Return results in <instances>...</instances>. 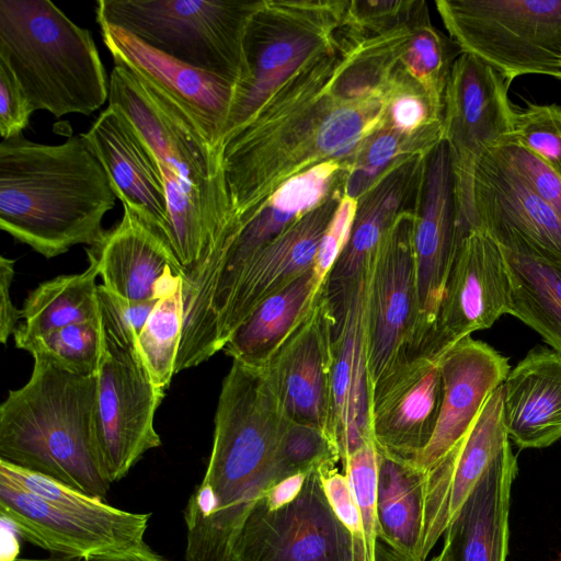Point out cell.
<instances>
[{
  "mask_svg": "<svg viewBox=\"0 0 561 561\" xmlns=\"http://www.w3.org/2000/svg\"><path fill=\"white\" fill-rule=\"evenodd\" d=\"M346 38L283 85L260 112L221 147L231 220L248 221L286 181L320 163H353L382 123L389 94L359 101L334 88Z\"/></svg>",
  "mask_w": 561,
  "mask_h": 561,
  "instance_id": "6da1fadb",
  "label": "cell"
},
{
  "mask_svg": "<svg viewBox=\"0 0 561 561\" xmlns=\"http://www.w3.org/2000/svg\"><path fill=\"white\" fill-rule=\"evenodd\" d=\"M288 423L265 367L232 360L218 399L208 466L184 512L186 561H231L249 511L272 486V466Z\"/></svg>",
  "mask_w": 561,
  "mask_h": 561,
  "instance_id": "7a4b0ae2",
  "label": "cell"
},
{
  "mask_svg": "<svg viewBox=\"0 0 561 561\" xmlns=\"http://www.w3.org/2000/svg\"><path fill=\"white\" fill-rule=\"evenodd\" d=\"M108 106L128 119L156 158L168 199L170 244L185 277L231 220L221 150L180 102L125 66L112 69Z\"/></svg>",
  "mask_w": 561,
  "mask_h": 561,
  "instance_id": "3957f363",
  "label": "cell"
},
{
  "mask_svg": "<svg viewBox=\"0 0 561 561\" xmlns=\"http://www.w3.org/2000/svg\"><path fill=\"white\" fill-rule=\"evenodd\" d=\"M116 198L81 134L60 145L22 134L0 144V228L46 259L98 243Z\"/></svg>",
  "mask_w": 561,
  "mask_h": 561,
  "instance_id": "277c9868",
  "label": "cell"
},
{
  "mask_svg": "<svg viewBox=\"0 0 561 561\" xmlns=\"http://www.w3.org/2000/svg\"><path fill=\"white\" fill-rule=\"evenodd\" d=\"M32 356L30 379L0 405V460L103 501L111 483L95 443L96 374Z\"/></svg>",
  "mask_w": 561,
  "mask_h": 561,
  "instance_id": "5b68a950",
  "label": "cell"
},
{
  "mask_svg": "<svg viewBox=\"0 0 561 561\" xmlns=\"http://www.w3.org/2000/svg\"><path fill=\"white\" fill-rule=\"evenodd\" d=\"M0 60L33 111L90 115L110 95L92 34L48 0H0Z\"/></svg>",
  "mask_w": 561,
  "mask_h": 561,
  "instance_id": "8992f818",
  "label": "cell"
},
{
  "mask_svg": "<svg viewBox=\"0 0 561 561\" xmlns=\"http://www.w3.org/2000/svg\"><path fill=\"white\" fill-rule=\"evenodd\" d=\"M0 515L32 545L83 560L144 545L150 517L113 507L3 460Z\"/></svg>",
  "mask_w": 561,
  "mask_h": 561,
  "instance_id": "52a82bcc",
  "label": "cell"
},
{
  "mask_svg": "<svg viewBox=\"0 0 561 561\" xmlns=\"http://www.w3.org/2000/svg\"><path fill=\"white\" fill-rule=\"evenodd\" d=\"M348 1H259L243 38L245 72L236 85L221 147L294 76L337 41Z\"/></svg>",
  "mask_w": 561,
  "mask_h": 561,
  "instance_id": "ba28073f",
  "label": "cell"
},
{
  "mask_svg": "<svg viewBox=\"0 0 561 561\" xmlns=\"http://www.w3.org/2000/svg\"><path fill=\"white\" fill-rule=\"evenodd\" d=\"M257 2L99 0L96 21L237 85L245 72L244 32Z\"/></svg>",
  "mask_w": 561,
  "mask_h": 561,
  "instance_id": "9c48e42d",
  "label": "cell"
},
{
  "mask_svg": "<svg viewBox=\"0 0 561 561\" xmlns=\"http://www.w3.org/2000/svg\"><path fill=\"white\" fill-rule=\"evenodd\" d=\"M451 37L511 82L524 75L561 80V0H437Z\"/></svg>",
  "mask_w": 561,
  "mask_h": 561,
  "instance_id": "30bf717a",
  "label": "cell"
},
{
  "mask_svg": "<svg viewBox=\"0 0 561 561\" xmlns=\"http://www.w3.org/2000/svg\"><path fill=\"white\" fill-rule=\"evenodd\" d=\"M103 347L96 373L95 443L110 483L124 478L161 439L153 419L164 396L145 368L136 345L102 321Z\"/></svg>",
  "mask_w": 561,
  "mask_h": 561,
  "instance_id": "8fae6325",
  "label": "cell"
},
{
  "mask_svg": "<svg viewBox=\"0 0 561 561\" xmlns=\"http://www.w3.org/2000/svg\"><path fill=\"white\" fill-rule=\"evenodd\" d=\"M419 208L398 215L368 267L367 365L370 391L415 353L417 288L414 233Z\"/></svg>",
  "mask_w": 561,
  "mask_h": 561,
  "instance_id": "7c38bea8",
  "label": "cell"
},
{
  "mask_svg": "<svg viewBox=\"0 0 561 561\" xmlns=\"http://www.w3.org/2000/svg\"><path fill=\"white\" fill-rule=\"evenodd\" d=\"M231 561H356L352 534L333 511L319 470L289 502L257 499L233 542Z\"/></svg>",
  "mask_w": 561,
  "mask_h": 561,
  "instance_id": "4fadbf2b",
  "label": "cell"
},
{
  "mask_svg": "<svg viewBox=\"0 0 561 561\" xmlns=\"http://www.w3.org/2000/svg\"><path fill=\"white\" fill-rule=\"evenodd\" d=\"M511 81L477 56L462 53L455 61L444 102V139L453 160L458 205L472 228L471 187L476 161L490 146L512 139L515 108Z\"/></svg>",
  "mask_w": 561,
  "mask_h": 561,
  "instance_id": "5bb4252c",
  "label": "cell"
},
{
  "mask_svg": "<svg viewBox=\"0 0 561 561\" xmlns=\"http://www.w3.org/2000/svg\"><path fill=\"white\" fill-rule=\"evenodd\" d=\"M344 188L345 184L336 186L319 206L242 264L215 313L206 348L207 359L224 348L262 301L314 267L320 241Z\"/></svg>",
  "mask_w": 561,
  "mask_h": 561,
  "instance_id": "9a60e30c",
  "label": "cell"
},
{
  "mask_svg": "<svg viewBox=\"0 0 561 561\" xmlns=\"http://www.w3.org/2000/svg\"><path fill=\"white\" fill-rule=\"evenodd\" d=\"M469 228L462 220L450 149L443 139L427 156L414 249L417 288L415 353L434 329L456 253Z\"/></svg>",
  "mask_w": 561,
  "mask_h": 561,
  "instance_id": "2e32d148",
  "label": "cell"
},
{
  "mask_svg": "<svg viewBox=\"0 0 561 561\" xmlns=\"http://www.w3.org/2000/svg\"><path fill=\"white\" fill-rule=\"evenodd\" d=\"M506 313H511V287L501 250L484 231L471 228L460 242L434 329L421 352L443 355Z\"/></svg>",
  "mask_w": 561,
  "mask_h": 561,
  "instance_id": "e0dca14e",
  "label": "cell"
},
{
  "mask_svg": "<svg viewBox=\"0 0 561 561\" xmlns=\"http://www.w3.org/2000/svg\"><path fill=\"white\" fill-rule=\"evenodd\" d=\"M442 355L419 352L370 391V432L378 453L415 463L439 415Z\"/></svg>",
  "mask_w": 561,
  "mask_h": 561,
  "instance_id": "ac0fdd59",
  "label": "cell"
},
{
  "mask_svg": "<svg viewBox=\"0 0 561 561\" xmlns=\"http://www.w3.org/2000/svg\"><path fill=\"white\" fill-rule=\"evenodd\" d=\"M334 323L324 290L308 319L265 366L286 419L319 427L333 439L331 378Z\"/></svg>",
  "mask_w": 561,
  "mask_h": 561,
  "instance_id": "d6986e66",
  "label": "cell"
},
{
  "mask_svg": "<svg viewBox=\"0 0 561 561\" xmlns=\"http://www.w3.org/2000/svg\"><path fill=\"white\" fill-rule=\"evenodd\" d=\"M510 444L503 421V387L495 389L463 437L425 472L421 560L482 479L491 463Z\"/></svg>",
  "mask_w": 561,
  "mask_h": 561,
  "instance_id": "ffe728a7",
  "label": "cell"
},
{
  "mask_svg": "<svg viewBox=\"0 0 561 561\" xmlns=\"http://www.w3.org/2000/svg\"><path fill=\"white\" fill-rule=\"evenodd\" d=\"M367 286L368 268L346 300L332 309V433L343 465L352 454L374 442L369 422Z\"/></svg>",
  "mask_w": 561,
  "mask_h": 561,
  "instance_id": "44dd1931",
  "label": "cell"
},
{
  "mask_svg": "<svg viewBox=\"0 0 561 561\" xmlns=\"http://www.w3.org/2000/svg\"><path fill=\"white\" fill-rule=\"evenodd\" d=\"M471 205L472 228L490 237L516 236L538 253L561 261V217L490 148L474 164Z\"/></svg>",
  "mask_w": 561,
  "mask_h": 561,
  "instance_id": "7402d4cb",
  "label": "cell"
},
{
  "mask_svg": "<svg viewBox=\"0 0 561 561\" xmlns=\"http://www.w3.org/2000/svg\"><path fill=\"white\" fill-rule=\"evenodd\" d=\"M87 249L111 294L131 302L158 300L179 287L184 271L169 245L130 208Z\"/></svg>",
  "mask_w": 561,
  "mask_h": 561,
  "instance_id": "603a6c76",
  "label": "cell"
},
{
  "mask_svg": "<svg viewBox=\"0 0 561 561\" xmlns=\"http://www.w3.org/2000/svg\"><path fill=\"white\" fill-rule=\"evenodd\" d=\"M81 135L102 164L123 206L130 208L171 249L168 199L161 173L153 153L133 125L117 110L107 106Z\"/></svg>",
  "mask_w": 561,
  "mask_h": 561,
  "instance_id": "cb8c5ba5",
  "label": "cell"
},
{
  "mask_svg": "<svg viewBox=\"0 0 561 561\" xmlns=\"http://www.w3.org/2000/svg\"><path fill=\"white\" fill-rule=\"evenodd\" d=\"M510 370L507 357L471 336L442 355L439 415L430 443L414 463L419 469L430 470L463 437Z\"/></svg>",
  "mask_w": 561,
  "mask_h": 561,
  "instance_id": "d4e9b609",
  "label": "cell"
},
{
  "mask_svg": "<svg viewBox=\"0 0 561 561\" xmlns=\"http://www.w3.org/2000/svg\"><path fill=\"white\" fill-rule=\"evenodd\" d=\"M99 25L115 65L127 67L173 96L196 118L213 145L221 150L236 85L164 55L121 28L103 23Z\"/></svg>",
  "mask_w": 561,
  "mask_h": 561,
  "instance_id": "484cf974",
  "label": "cell"
},
{
  "mask_svg": "<svg viewBox=\"0 0 561 561\" xmlns=\"http://www.w3.org/2000/svg\"><path fill=\"white\" fill-rule=\"evenodd\" d=\"M427 156L396 165L358 198L350 240L325 282L330 304L343 300L357 285L398 215L421 206Z\"/></svg>",
  "mask_w": 561,
  "mask_h": 561,
  "instance_id": "4316f807",
  "label": "cell"
},
{
  "mask_svg": "<svg viewBox=\"0 0 561 561\" xmlns=\"http://www.w3.org/2000/svg\"><path fill=\"white\" fill-rule=\"evenodd\" d=\"M517 472L510 443L444 533L443 561H506L511 488Z\"/></svg>",
  "mask_w": 561,
  "mask_h": 561,
  "instance_id": "83f0119b",
  "label": "cell"
},
{
  "mask_svg": "<svg viewBox=\"0 0 561 561\" xmlns=\"http://www.w3.org/2000/svg\"><path fill=\"white\" fill-rule=\"evenodd\" d=\"M503 387V421L519 449L545 448L561 438V355L536 346L510 370Z\"/></svg>",
  "mask_w": 561,
  "mask_h": 561,
  "instance_id": "f1b7e54d",
  "label": "cell"
},
{
  "mask_svg": "<svg viewBox=\"0 0 561 561\" xmlns=\"http://www.w3.org/2000/svg\"><path fill=\"white\" fill-rule=\"evenodd\" d=\"M504 259L511 313L561 355V261L545 256L513 234L491 237Z\"/></svg>",
  "mask_w": 561,
  "mask_h": 561,
  "instance_id": "f546056e",
  "label": "cell"
},
{
  "mask_svg": "<svg viewBox=\"0 0 561 561\" xmlns=\"http://www.w3.org/2000/svg\"><path fill=\"white\" fill-rule=\"evenodd\" d=\"M311 268L277 294L266 298L234 331L224 346L232 360L265 367L280 346L308 319L324 291Z\"/></svg>",
  "mask_w": 561,
  "mask_h": 561,
  "instance_id": "4dcf8cb0",
  "label": "cell"
},
{
  "mask_svg": "<svg viewBox=\"0 0 561 561\" xmlns=\"http://www.w3.org/2000/svg\"><path fill=\"white\" fill-rule=\"evenodd\" d=\"M377 534L391 561H422L425 472L377 451Z\"/></svg>",
  "mask_w": 561,
  "mask_h": 561,
  "instance_id": "1f68e13d",
  "label": "cell"
},
{
  "mask_svg": "<svg viewBox=\"0 0 561 561\" xmlns=\"http://www.w3.org/2000/svg\"><path fill=\"white\" fill-rule=\"evenodd\" d=\"M96 265L78 274L60 275L30 293L21 310L22 323L13 337L15 346L64 327L100 318Z\"/></svg>",
  "mask_w": 561,
  "mask_h": 561,
  "instance_id": "d6a6232c",
  "label": "cell"
},
{
  "mask_svg": "<svg viewBox=\"0 0 561 561\" xmlns=\"http://www.w3.org/2000/svg\"><path fill=\"white\" fill-rule=\"evenodd\" d=\"M410 28L399 65L427 96L435 114L444 117L446 87L453 66L463 51L457 42L433 26L424 1L416 2Z\"/></svg>",
  "mask_w": 561,
  "mask_h": 561,
  "instance_id": "836d02e7",
  "label": "cell"
},
{
  "mask_svg": "<svg viewBox=\"0 0 561 561\" xmlns=\"http://www.w3.org/2000/svg\"><path fill=\"white\" fill-rule=\"evenodd\" d=\"M444 139V124L409 136L382 118L359 147L350 169L344 194L358 199L383 174L413 158L425 157Z\"/></svg>",
  "mask_w": 561,
  "mask_h": 561,
  "instance_id": "e575fe53",
  "label": "cell"
},
{
  "mask_svg": "<svg viewBox=\"0 0 561 561\" xmlns=\"http://www.w3.org/2000/svg\"><path fill=\"white\" fill-rule=\"evenodd\" d=\"M183 283V282H182ZM183 330L182 284L156 304L135 341L138 355L152 382L165 389L175 375Z\"/></svg>",
  "mask_w": 561,
  "mask_h": 561,
  "instance_id": "d590c367",
  "label": "cell"
},
{
  "mask_svg": "<svg viewBox=\"0 0 561 561\" xmlns=\"http://www.w3.org/2000/svg\"><path fill=\"white\" fill-rule=\"evenodd\" d=\"M16 347L42 354L70 371L95 375L103 347L101 318L64 327Z\"/></svg>",
  "mask_w": 561,
  "mask_h": 561,
  "instance_id": "8d00e7d4",
  "label": "cell"
},
{
  "mask_svg": "<svg viewBox=\"0 0 561 561\" xmlns=\"http://www.w3.org/2000/svg\"><path fill=\"white\" fill-rule=\"evenodd\" d=\"M339 461V448L325 431L289 422L272 466V486L299 473L335 468Z\"/></svg>",
  "mask_w": 561,
  "mask_h": 561,
  "instance_id": "74e56055",
  "label": "cell"
},
{
  "mask_svg": "<svg viewBox=\"0 0 561 561\" xmlns=\"http://www.w3.org/2000/svg\"><path fill=\"white\" fill-rule=\"evenodd\" d=\"M377 449L367 443L352 454L343 465L362 520L365 561H378L376 514Z\"/></svg>",
  "mask_w": 561,
  "mask_h": 561,
  "instance_id": "f35d334b",
  "label": "cell"
},
{
  "mask_svg": "<svg viewBox=\"0 0 561 561\" xmlns=\"http://www.w3.org/2000/svg\"><path fill=\"white\" fill-rule=\"evenodd\" d=\"M512 140L539 156L561 176V106L528 104L515 110Z\"/></svg>",
  "mask_w": 561,
  "mask_h": 561,
  "instance_id": "ab89813d",
  "label": "cell"
},
{
  "mask_svg": "<svg viewBox=\"0 0 561 561\" xmlns=\"http://www.w3.org/2000/svg\"><path fill=\"white\" fill-rule=\"evenodd\" d=\"M488 148L561 217V176L546 161L512 139Z\"/></svg>",
  "mask_w": 561,
  "mask_h": 561,
  "instance_id": "60d3db41",
  "label": "cell"
},
{
  "mask_svg": "<svg viewBox=\"0 0 561 561\" xmlns=\"http://www.w3.org/2000/svg\"><path fill=\"white\" fill-rule=\"evenodd\" d=\"M417 1H348L345 23L363 36L379 35L410 21Z\"/></svg>",
  "mask_w": 561,
  "mask_h": 561,
  "instance_id": "b9f144b4",
  "label": "cell"
},
{
  "mask_svg": "<svg viewBox=\"0 0 561 561\" xmlns=\"http://www.w3.org/2000/svg\"><path fill=\"white\" fill-rule=\"evenodd\" d=\"M357 206L358 199L344 194L327 226L318 248L313 267L317 277L322 283L327 282L335 261L350 240Z\"/></svg>",
  "mask_w": 561,
  "mask_h": 561,
  "instance_id": "7bdbcfd3",
  "label": "cell"
},
{
  "mask_svg": "<svg viewBox=\"0 0 561 561\" xmlns=\"http://www.w3.org/2000/svg\"><path fill=\"white\" fill-rule=\"evenodd\" d=\"M159 300V299H158ZM158 300L131 302L99 285L101 321L122 337L135 343Z\"/></svg>",
  "mask_w": 561,
  "mask_h": 561,
  "instance_id": "ee69618b",
  "label": "cell"
},
{
  "mask_svg": "<svg viewBox=\"0 0 561 561\" xmlns=\"http://www.w3.org/2000/svg\"><path fill=\"white\" fill-rule=\"evenodd\" d=\"M319 472L333 511L352 534L356 561H365L360 514L345 473H340L336 467L325 468Z\"/></svg>",
  "mask_w": 561,
  "mask_h": 561,
  "instance_id": "f6af8a7d",
  "label": "cell"
},
{
  "mask_svg": "<svg viewBox=\"0 0 561 561\" xmlns=\"http://www.w3.org/2000/svg\"><path fill=\"white\" fill-rule=\"evenodd\" d=\"M34 111L10 67L0 60V135L8 139L22 134Z\"/></svg>",
  "mask_w": 561,
  "mask_h": 561,
  "instance_id": "bcb514c9",
  "label": "cell"
},
{
  "mask_svg": "<svg viewBox=\"0 0 561 561\" xmlns=\"http://www.w3.org/2000/svg\"><path fill=\"white\" fill-rule=\"evenodd\" d=\"M15 260L0 257V341L5 344L13 335L21 320L19 310L11 298V286L14 277Z\"/></svg>",
  "mask_w": 561,
  "mask_h": 561,
  "instance_id": "7dc6e473",
  "label": "cell"
},
{
  "mask_svg": "<svg viewBox=\"0 0 561 561\" xmlns=\"http://www.w3.org/2000/svg\"><path fill=\"white\" fill-rule=\"evenodd\" d=\"M83 561H167L153 552L146 543L125 551L93 556Z\"/></svg>",
  "mask_w": 561,
  "mask_h": 561,
  "instance_id": "c3c4849f",
  "label": "cell"
},
{
  "mask_svg": "<svg viewBox=\"0 0 561 561\" xmlns=\"http://www.w3.org/2000/svg\"><path fill=\"white\" fill-rule=\"evenodd\" d=\"M9 561H80V558H75V557L58 554V553H51L48 558H45V559H26V558L16 557Z\"/></svg>",
  "mask_w": 561,
  "mask_h": 561,
  "instance_id": "681fc988",
  "label": "cell"
},
{
  "mask_svg": "<svg viewBox=\"0 0 561 561\" xmlns=\"http://www.w3.org/2000/svg\"><path fill=\"white\" fill-rule=\"evenodd\" d=\"M430 561H443V559H442L440 554H437L434 558H432Z\"/></svg>",
  "mask_w": 561,
  "mask_h": 561,
  "instance_id": "f907efd6",
  "label": "cell"
}]
</instances>
